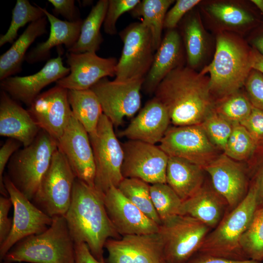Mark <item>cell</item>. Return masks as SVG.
I'll list each match as a JSON object with an SVG mask.
<instances>
[{"label": "cell", "mask_w": 263, "mask_h": 263, "mask_svg": "<svg viewBox=\"0 0 263 263\" xmlns=\"http://www.w3.org/2000/svg\"><path fill=\"white\" fill-rule=\"evenodd\" d=\"M154 94L168 111L174 126L200 124L213 110L215 102L209 77L188 66L171 71Z\"/></svg>", "instance_id": "obj_1"}, {"label": "cell", "mask_w": 263, "mask_h": 263, "mask_svg": "<svg viewBox=\"0 0 263 263\" xmlns=\"http://www.w3.org/2000/svg\"><path fill=\"white\" fill-rule=\"evenodd\" d=\"M103 195L76 178L65 215L75 244L85 243L94 257L101 262H104L103 249L107 240L118 239L120 235L107 214Z\"/></svg>", "instance_id": "obj_2"}, {"label": "cell", "mask_w": 263, "mask_h": 263, "mask_svg": "<svg viewBox=\"0 0 263 263\" xmlns=\"http://www.w3.org/2000/svg\"><path fill=\"white\" fill-rule=\"evenodd\" d=\"M252 69L251 51L237 39L222 33L216 38L213 60L200 73L209 75L210 92L219 99L240 90Z\"/></svg>", "instance_id": "obj_3"}, {"label": "cell", "mask_w": 263, "mask_h": 263, "mask_svg": "<svg viewBox=\"0 0 263 263\" xmlns=\"http://www.w3.org/2000/svg\"><path fill=\"white\" fill-rule=\"evenodd\" d=\"M52 219L45 231L27 237L13 246L4 257L5 262L75 263V244L65 216Z\"/></svg>", "instance_id": "obj_4"}, {"label": "cell", "mask_w": 263, "mask_h": 263, "mask_svg": "<svg viewBox=\"0 0 263 263\" xmlns=\"http://www.w3.org/2000/svg\"><path fill=\"white\" fill-rule=\"evenodd\" d=\"M258 207L257 190L251 184L244 200L208 233L198 253L232 260L248 259L243 252L241 241Z\"/></svg>", "instance_id": "obj_5"}, {"label": "cell", "mask_w": 263, "mask_h": 263, "mask_svg": "<svg viewBox=\"0 0 263 263\" xmlns=\"http://www.w3.org/2000/svg\"><path fill=\"white\" fill-rule=\"evenodd\" d=\"M57 148V141L41 130L31 144L18 150L9 160L6 175L30 201L35 196Z\"/></svg>", "instance_id": "obj_6"}, {"label": "cell", "mask_w": 263, "mask_h": 263, "mask_svg": "<svg viewBox=\"0 0 263 263\" xmlns=\"http://www.w3.org/2000/svg\"><path fill=\"white\" fill-rule=\"evenodd\" d=\"M113 127L103 114L95 132L89 134L95 167L94 188L103 194L112 187L117 188L124 179V152Z\"/></svg>", "instance_id": "obj_7"}, {"label": "cell", "mask_w": 263, "mask_h": 263, "mask_svg": "<svg viewBox=\"0 0 263 263\" xmlns=\"http://www.w3.org/2000/svg\"><path fill=\"white\" fill-rule=\"evenodd\" d=\"M76 178L64 154L57 148L32 202L51 218L65 216Z\"/></svg>", "instance_id": "obj_8"}, {"label": "cell", "mask_w": 263, "mask_h": 263, "mask_svg": "<svg viewBox=\"0 0 263 263\" xmlns=\"http://www.w3.org/2000/svg\"><path fill=\"white\" fill-rule=\"evenodd\" d=\"M210 229L187 215H177L162 222L158 233L168 263H186L198 252Z\"/></svg>", "instance_id": "obj_9"}, {"label": "cell", "mask_w": 263, "mask_h": 263, "mask_svg": "<svg viewBox=\"0 0 263 263\" xmlns=\"http://www.w3.org/2000/svg\"><path fill=\"white\" fill-rule=\"evenodd\" d=\"M119 35L123 46L116 65L114 80L145 79L154 55L149 29L141 22H133L123 29Z\"/></svg>", "instance_id": "obj_10"}, {"label": "cell", "mask_w": 263, "mask_h": 263, "mask_svg": "<svg viewBox=\"0 0 263 263\" xmlns=\"http://www.w3.org/2000/svg\"><path fill=\"white\" fill-rule=\"evenodd\" d=\"M144 79L110 81L100 80L91 89L97 96L103 113L114 127L121 125L125 118L131 117L141 105L140 91Z\"/></svg>", "instance_id": "obj_11"}, {"label": "cell", "mask_w": 263, "mask_h": 263, "mask_svg": "<svg viewBox=\"0 0 263 263\" xmlns=\"http://www.w3.org/2000/svg\"><path fill=\"white\" fill-rule=\"evenodd\" d=\"M159 146L169 156L186 159L203 169L220 151L201 124L169 127Z\"/></svg>", "instance_id": "obj_12"}, {"label": "cell", "mask_w": 263, "mask_h": 263, "mask_svg": "<svg viewBox=\"0 0 263 263\" xmlns=\"http://www.w3.org/2000/svg\"><path fill=\"white\" fill-rule=\"evenodd\" d=\"M3 183L14 207L12 226L9 235L0 244V258L3 259L17 243L29 236L41 233L51 225L52 218L26 198L12 183L8 176Z\"/></svg>", "instance_id": "obj_13"}, {"label": "cell", "mask_w": 263, "mask_h": 263, "mask_svg": "<svg viewBox=\"0 0 263 263\" xmlns=\"http://www.w3.org/2000/svg\"><path fill=\"white\" fill-rule=\"evenodd\" d=\"M122 146L124 178H137L150 185L166 183L169 156L159 146L131 140Z\"/></svg>", "instance_id": "obj_14"}, {"label": "cell", "mask_w": 263, "mask_h": 263, "mask_svg": "<svg viewBox=\"0 0 263 263\" xmlns=\"http://www.w3.org/2000/svg\"><path fill=\"white\" fill-rule=\"evenodd\" d=\"M57 144L76 178L94 188L95 167L89 135L73 114Z\"/></svg>", "instance_id": "obj_15"}, {"label": "cell", "mask_w": 263, "mask_h": 263, "mask_svg": "<svg viewBox=\"0 0 263 263\" xmlns=\"http://www.w3.org/2000/svg\"><path fill=\"white\" fill-rule=\"evenodd\" d=\"M66 56L70 73L56 85L67 90L89 89L101 79L115 75L118 60L114 57L103 58L93 52H68Z\"/></svg>", "instance_id": "obj_16"}, {"label": "cell", "mask_w": 263, "mask_h": 263, "mask_svg": "<svg viewBox=\"0 0 263 263\" xmlns=\"http://www.w3.org/2000/svg\"><path fill=\"white\" fill-rule=\"evenodd\" d=\"M105 248L108 263H168L158 232L110 238Z\"/></svg>", "instance_id": "obj_17"}, {"label": "cell", "mask_w": 263, "mask_h": 263, "mask_svg": "<svg viewBox=\"0 0 263 263\" xmlns=\"http://www.w3.org/2000/svg\"><path fill=\"white\" fill-rule=\"evenodd\" d=\"M210 176L212 186L226 202L228 209L236 207L249 188L247 170L241 162L222 153L204 168Z\"/></svg>", "instance_id": "obj_18"}, {"label": "cell", "mask_w": 263, "mask_h": 263, "mask_svg": "<svg viewBox=\"0 0 263 263\" xmlns=\"http://www.w3.org/2000/svg\"><path fill=\"white\" fill-rule=\"evenodd\" d=\"M28 111L40 129L57 141L73 114L68 90L56 85L39 94Z\"/></svg>", "instance_id": "obj_19"}, {"label": "cell", "mask_w": 263, "mask_h": 263, "mask_svg": "<svg viewBox=\"0 0 263 263\" xmlns=\"http://www.w3.org/2000/svg\"><path fill=\"white\" fill-rule=\"evenodd\" d=\"M103 201L109 217L120 235L158 232L159 225L125 197L117 187L110 188L104 194Z\"/></svg>", "instance_id": "obj_20"}, {"label": "cell", "mask_w": 263, "mask_h": 263, "mask_svg": "<svg viewBox=\"0 0 263 263\" xmlns=\"http://www.w3.org/2000/svg\"><path fill=\"white\" fill-rule=\"evenodd\" d=\"M69 68L63 65L60 55L48 60L37 73L24 76H10L0 81L1 90L16 101L29 106L41 91L52 82L65 77Z\"/></svg>", "instance_id": "obj_21"}, {"label": "cell", "mask_w": 263, "mask_h": 263, "mask_svg": "<svg viewBox=\"0 0 263 263\" xmlns=\"http://www.w3.org/2000/svg\"><path fill=\"white\" fill-rule=\"evenodd\" d=\"M170 119L165 106L155 97L148 101L120 137L155 145L160 143L169 128Z\"/></svg>", "instance_id": "obj_22"}, {"label": "cell", "mask_w": 263, "mask_h": 263, "mask_svg": "<svg viewBox=\"0 0 263 263\" xmlns=\"http://www.w3.org/2000/svg\"><path fill=\"white\" fill-rule=\"evenodd\" d=\"M41 130L29 111L1 90L0 94V135L15 139L23 147L35 140Z\"/></svg>", "instance_id": "obj_23"}, {"label": "cell", "mask_w": 263, "mask_h": 263, "mask_svg": "<svg viewBox=\"0 0 263 263\" xmlns=\"http://www.w3.org/2000/svg\"><path fill=\"white\" fill-rule=\"evenodd\" d=\"M182 38L175 29L168 30L154 55L151 66L144 79L142 88L154 94L161 81L171 71L183 66Z\"/></svg>", "instance_id": "obj_24"}, {"label": "cell", "mask_w": 263, "mask_h": 263, "mask_svg": "<svg viewBox=\"0 0 263 263\" xmlns=\"http://www.w3.org/2000/svg\"><path fill=\"white\" fill-rule=\"evenodd\" d=\"M50 25L48 39L38 43L27 53L24 60L32 64L48 59L51 50L54 47L64 45L69 49L77 41L80 33L83 20L75 22L62 20L41 8Z\"/></svg>", "instance_id": "obj_25"}, {"label": "cell", "mask_w": 263, "mask_h": 263, "mask_svg": "<svg viewBox=\"0 0 263 263\" xmlns=\"http://www.w3.org/2000/svg\"><path fill=\"white\" fill-rule=\"evenodd\" d=\"M227 204L212 187L205 184L194 194L182 202L180 214L194 218L215 228L224 216Z\"/></svg>", "instance_id": "obj_26"}, {"label": "cell", "mask_w": 263, "mask_h": 263, "mask_svg": "<svg viewBox=\"0 0 263 263\" xmlns=\"http://www.w3.org/2000/svg\"><path fill=\"white\" fill-rule=\"evenodd\" d=\"M204 171L202 167L186 159L169 156L166 183L183 201L203 187Z\"/></svg>", "instance_id": "obj_27"}, {"label": "cell", "mask_w": 263, "mask_h": 263, "mask_svg": "<svg viewBox=\"0 0 263 263\" xmlns=\"http://www.w3.org/2000/svg\"><path fill=\"white\" fill-rule=\"evenodd\" d=\"M47 19L45 16L30 23L11 47L0 56V81L21 71L29 46L38 37L47 33Z\"/></svg>", "instance_id": "obj_28"}, {"label": "cell", "mask_w": 263, "mask_h": 263, "mask_svg": "<svg viewBox=\"0 0 263 263\" xmlns=\"http://www.w3.org/2000/svg\"><path fill=\"white\" fill-rule=\"evenodd\" d=\"M109 0H99L93 6L86 18L83 20L79 38L68 52L96 53L103 41L100 28L103 24Z\"/></svg>", "instance_id": "obj_29"}, {"label": "cell", "mask_w": 263, "mask_h": 263, "mask_svg": "<svg viewBox=\"0 0 263 263\" xmlns=\"http://www.w3.org/2000/svg\"><path fill=\"white\" fill-rule=\"evenodd\" d=\"M68 98L75 118L89 134L95 132L103 114L101 105L95 93L91 89L68 90Z\"/></svg>", "instance_id": "obj_30"}, {"label": "cell", "mask_w": 263, "mask_h": 263, "mask_svg": "<svg viewBox=\"0 0 263 263\" xmlns=\"http://www.w3.org/2000/svg\"><path fill=\"white\" fill-rule=\"evenodd\" d=\"M173 0H143L129 13L134 18H142L141 22L150 30L153 48L156 51L162 40L165 18Z\"/></svg>", "instance_id": "obj_31"}, {"label": "cell", "mask_w": 263, "mask_h": 263, "mask_svg": "<svg viewBox=\"0 0 263 263\" xmlns=\"http://www.w3.org/2000/svg\"><path fill=\"white\" fill-rule=\"evenodd\" d=\"M184 21L182 33L188 67L194 69L200 64L205 54L206 35L198 15L191 13Z\"/></svg>", "instance_id": "obj_32"}, {"label": "cell", "mask_w": 263, "mask_h": 263, "mask_svg": "<svg viewBox=\"0 0 263 263\" xmlns=\"http://www.w3.org/2000/svg\"><path fill=\"white\" fill-rule=\"evenodd\" d=\"M117 188L123 195L147 216L159 225L161 221L152 204L150 185L137 178H124Z\"/></svg>", "instance_id": "obj_33"}, {"label": "cell", "mask_w": 263, "mask_h": 263, "mask_svg": "<svg viewBox=\"0 0 263 263\" xmlns=\"http://www.w3.org/2000/svg\"><path fill=\"white\" fill-rule=\"evenodd\" d=\"M253 106L240 90L215 101L213 110L233 125L240 124L250 114Z\"/></svg>", "instance_id": "obj_34"}, {"label": "cell", "mask_w": 263, "mask_h": 263, "mask_svg": "<svg viewBox=\"0 0 263 263\" xmlns=\"http://www.w3.org/2000/svg\"><path fill=\"white\" fill-rule=\"evenodd\" d=\"M12 14V20L7 31L0 36V47L7 43H13L19 30L26 23H31L45 16L41 7L33 5L27 0H17Z\"/></svg>", "instance_id": "obj_35"}, {"label": "cell", "mask_w": 263, "mask_h": 263, "mask_svg": "<svg viewBox=\"0 0 263 263\" xmlns=\"http://www.w3.org/2000/svg\"><path fill=\"white\" fill-rule=\"evenodd\" d=\"M150 194L161 223L179 215L183 201L167 183L150 185Z\"/></svg>", "instance_id": "obj_36"}, {"label": "cell", "mask_w": 263, "mask_h": 263, "mask_svg": "<svg viewBox=\"0 0 263 263\" xmlns=\"http://www.w3.org/2000/svg\"><path fill=\"white\" fill-rule=\"evenodd\" d=\"M258 144L241 124L234 125L223 153L239 162L249 159L255 153Z\"/></svg>", "instance_id": "obj_37"}, {"label": "cell", "mask_w": 263, "mask_h": 263, "mask_svg": "<svg viewBox=\"0 0 263 263\" xmlns=\"http://www.w3.org/2000/svg\"><path fill=\"white\" fill-rule=\"evenodd\" d=\"M207 12L221 24L229 28H240L252 23L253 16L247 10L236 5L224 2L208 5Z\"/></svg>", "instance_id": "obj_38"}, {"label": "cell", "mask_w": 263, "mask_h": 263, "mask_svg": "<svg viewBox=\"0 0 263 263\" xmlns=\"http://www.w3.org/2000/svg\"><path fill=\"white\" fill-rule=\"evenodd\" d=\"M241 245L246 257L263 260V206L258 208L251 222L242 236Z\"/></svg>", "instance_id": "obj_39"}, {"label": "cell", "mask_w": 263, "mask_h": 263, "mask_svg": "<svg viewBox=\"0 0 263 263\" xmlns=\"http://www.w3.org/2000/svg\"><path fill=\"white\" fill-rule=\"evenodd\" d=\"M200 124L211 143L220 151H223L234 125L213 110Z\"/></svg>", "instance_id": "obj_40"}, {"label": "cell", "mask_w": 263, "mask_h": 263, "mask_svg": "<svg viewBox=\"0 0 263 263\" xmlns=\"http://www.w3.org/2000/svg\"><path fill=\"white\" fill-rule=\"evenodd\" d=\"M140 0H109L108 6L103 22L105 32L110 35L117 34L116 24L119 18L126 12H130Z\"/></svg>", "instance_id": "obj_41"}, {"label": "cell", "mask_w": 263, "mask_h": 263, "mask_svg": "<svg viewBox=\"0 0 263 263\" xmlns=\"http://www.w3.org/2000/svg\"><path fill=\"white\" fill-rule=\"evenodd\" d=\"M244 86L245 94L253 107L263 111V74L252 69Z\"/></svg>", "instance_id": "obj_42"}, {"label": "cell", "mask_w": 263, "mask_h": 263, "mask_svg": "<svg viewBox=\"0 0 263 263\" xmlns=\"http://www.w3.org/2000/svg\"><path fill=\"white\" fill-rule=\"evenodd\" d=\"M201 1L199 0H177L167 12L164 23V28L175 29L183 17Z\"/></svg>", "instance_id": "obj_43"}, {"label": "cell", "mask_w": 263, "mask_h": 263, "mask_svg": "<svg viewBox=\"0 0 263 263\" xmlns=\"http://www.w3.org/2000/svg\"><path fill=\"white\" fill-rule=\"evenodd\" d=\"M22 144L18 141L9 138L0 149V190L2 195L9 197L3 183V172L12 155L19 149Z\"/></svg>", "instance_id": "obj_44"}, {"label": "cell", "mask_w": 263, "mask_h": 263, "mask_svg": "<svg viewBox=\"0 0 263 263\" xmlns=\"http://www.w3.org/2000/svg\"><path fill=\"white\" fill-rule=\"evenodd\" d=\"M258 145L263 140V111L253 108L249 115L240 124Z\"/></svg>", "instance_id": "obj_45"}, {"label": "cell", "mask_w": 263, "mask_h": 263, "mask_svg": "<svg viewBox=\"0 0 263 263\" xmlns=\"http://www.w3.org/2000/svg\"><path fill=\"white\" fill-rule=\"evenodd\" d=\"M48 2L54 6L53 11L55 15H60L70 22L81 20L79 11L75 5V0H49Z\"/></svg>", "instance_id": "obj_46"}, {"label": "cell", "mask_w": 263, "mask_h": 263, "mask_svg": "<svg viewBox=\"0 0 263 263\" xmlns=\"http://www.w3.org/2000/svg\"><path fill=\"white\" fill-rule=\"evenodd\" d=\"M12 206L9 197H0V244H2L9 235L12 226V220L8 217V213Z\"/></svg>", "instance_id": "obj_47"}, {"label": "cell", "mask_w": 263, "mask_h": 263, "mask_svg": "<svg viewBox=\"0 0 263 263\" xmlns=\"http://www.w3.org/2000/svg\"><path fill=\"white\" fill-rule=\"evenodd\" d=\"M186 263H263L252 259L232 260L197 253Z\"/></svg>", "instance_id": "obj_48"}, {"label": "cell", "mask_w": 263, "mask_h": 263, "mask_svg": "<svg viewBox=\"0 0 263 263\" xmlns=\"http://www.w3.org/2000/svg\"><path fill=\"white\" fill-rule=\"evenodd\" d=\"M75 263H104L94 257L85 243L75 244Z\"/></svg>", "instance_id": "obj_49"}, {"label": "cell", "mask_w": 263, "mask_h": 263, "mask_svg": "<svg viewBox=\"0 0 263 263\" xmlns=\"http://www.w3.org/2000/svg\"><path fill=\"white\" fill-rule=\"evenodd\" d=\"M251 184L257 190L259 206L263 205V160L256 168Z\"/></svg>", "instance_id": "obj_50"}, {"label": "cell", "mask_w": 263, "mask_h": 263, "mask_svg": "<svg viewBox=\"0 0 263 263\" xmlns=\"http://www.w3.org/2000/svg\"><path fill=\"white\" fill-rule=\"evenodd\" d=\"M251 56L252 68L263 74V56L253 49L251 51Z\"/></svg>", "instance_id": "obj_51"}, {"label": "cell", "mask_w": 263, "mask_h": 263, "mask_svg": "<svg viewBox=\"0 0 263 263\" xmlns=\"http://www.w3.org/2000/svg\"><path fill=\"white\" fill-rule=\"evenodd\" d=\"M252 42L254 49L263 56V33L256 37Z\"/></svg>", "instance_id": "obj_52"}, {"label": "cell", "mask_w": 263, "mask_h": 263, "mask_svg": "<svg viewBox=\"0 0 263 263\" xmlns=\"http://www.w3.org/2000/svg\"><path fill=\"white\" fill-rule=\"evenodd\" d=\"M253 3L263 14V0H252Z\"/></svg>", "instance_id": "obj_53"}, {"label": "cell", "mask_w": 263, "mask_h": 263, "mask_svg": "<svg viewBox=\"0 0 263 263\" xmlns=\"http://www.w3.org/2000/svg\"><path fill=\"white\" fill-rule=\"evenodd\" d=\"M262 144L263 145V140L259 143V144Z\"/></svg>", "instance_id": "obj_54"}, {"label": "cell", "mask_w": 263, "mask_h": 263, "mask_svg": "<svg viewBox=\"0 0 263 263\" xmlns=\"http://www.w3.org/2000/svg\"><path fill=\"white\" fill-rule=\"evenodd\" d=\"M7 263V262H4V263Z\"/></svg>", "instance_id": "obj_55"}]
</instances>
